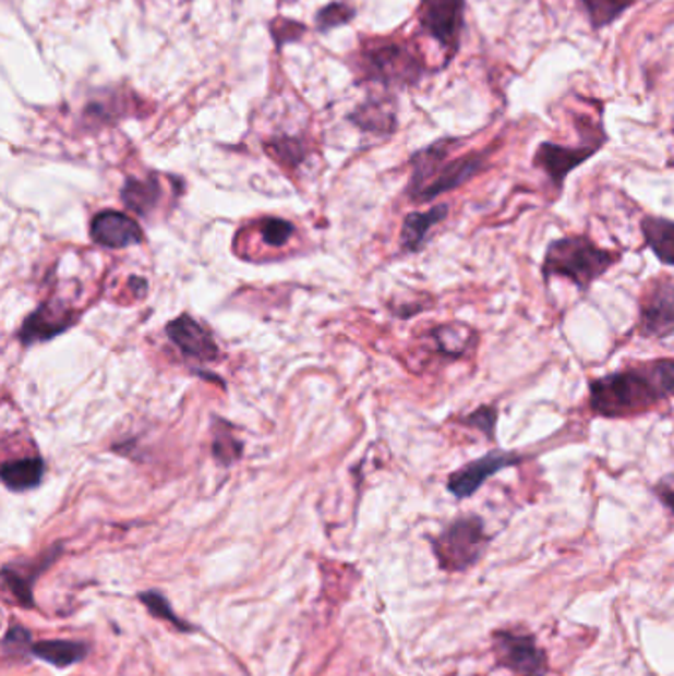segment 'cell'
I'll use <instances>...</instances> for the list:
<instances>
[{
	"label": "cell",
	"instance_id": "cell-1",
	"mask_svg": "<svg viewBox=\"0 0 674 676\" xmlns=\"http://www.w3.org/2000/svg\"><path fill=\"white\" fill-rule=\"evenodd\" d=\"M674 398V360H653L590 382L591 412L607 420L633 418Z\"/></svg>",
	"mask_w": 674,
	"mask_h": 676
},
{
	"label": "cell",
	"instance_id": "cell-2",
	"mask_svg": "<svg viewBox=\"0 0 674 676\" xmlns=\"http://www.w3.org/2000/svg\"><path fill=\"white\" fill-rule=\"evenodd\" d=\"M457 138H443L423 148L411 159L410 194L411 201L430 202L445 192L464 186L465 182L477 177L486 167V153H471L459 159L447 160Z\"/></svg>",
	"mask_w": 674,
	"mask_h": 676
},
{
	"label": "cell",
	"instance_id": "cell-3",
	"mask_svg": "<svg viewBox=\"0 0 674 676\" xmlns=\"http://www.w3.org/2000/svg\"><path fill=\"white\" fill-rule=\"evenodd\" d=\"M622 255L603 250L586 236H566L550 242L542 262V277L550 281L552 277L568 279L580 291H588L601 275L619 264Z\"/></svg>",
	"mask_w": 674,
	"mask_h": 676
},
{
	"label": "cell",
	"instance_id": "cell-4",
	"mask_svg": "<svg viewBox=\"0 0 674 676\" xmlns=\"http://www.w3.org/2000/svg\"><path fill=\"white\" fill-rule=\"evenodd\" d=\"M489 546L485 524L479 517L457 518L437 539L433 552L445 571H464L481 560Z\"/></svg>",
	"mask_w": 674,
	"mask_h": 676
},
{
	"label": "cell",
	"instance_id": "cell-5",
	"mask_svg": "<svg viewBox=\"0 0 674 676\" xmlns=\"http://www.w3.org/2000/svg\"><path fill=\"white\" fill-rule=\"evenodd\" d=\"M362 70L369 80L386 85H410L422 75L420 60L400 44L376 46L362 52Z\"/></svg>",
	"mask_w": 674,
	"mask_h": 676
},
{
	"label": "cell",
	"instance_id": "cell-6",
	"mask_svg": "<svg viewBox=\"0 0 674 676\" xmlns=\"http://www.w3.org/2000/svg\"><path fill=\"white\" fill-rule=\"evenodd\" d=\"M639 335L643 338H663L674 335V281L654 279L645 289L639 303Z\"/></svg>",
	"mask_w": 674,
	"mask_h": 676
},
{
	"label": "cell",
	"instance_id": "cell-7",
	"mask_svg": "<svg viewBox=\"0 0 674 676\" xmlns=\"http://www.w3.org/2000/svg\"><path fill=\"white\" fill-rule=\"evenodd\" d=\"M525 457L522 455L510 454V451H489V454L474 459L471 463L457 469L455 473L447 479V488L449 493H454L455 498L464 500V498L473 497L474 493L485 485L491 476L510 469V467L522 463Z\"/></svg>",
	"mask_w": 674,
	"mask_h": 676
},
{
	"label": "cell",
	"instance_id": "cell-8",
	"mask_svg": "<svg viewBox=\"0 0 674 676\" xmlns=\"http://www.w3.org/2000/svg\"><path fill=\"white\" fill-rule=\"evenodd\" d=\"M495 655L498 665L517 676H544L549 671L546 655L530 635L495 633Z\"/></svg>",
	"mask_w": 674,
	"mask_h": 676
},
{
	"label": "cell",
	"instance_id": "cell-9",
	"mask_svg": "<svg viewBox=\"0 0 674 676\" xmlns=\"http://www.w3.org/2000/svg\"><path fill=\"white\" fill-rule=\"evenodd\" d=\"M464 0H423L420 22L425 33L454 53L464 31Z\"/></svg>",
	"mask_w": 674,
	"mask_h": 676
},
{
	"label": "cell",
	"instance_id": "cell-10",
	"mask_svg": "<svg viewBox=\"0 0 674 676\" xmlns=\"http://www.w3.org/2000/svg\"><path fill=\"white\" fill-rule=\"evenodd\" d=\"M600 150V145L590 147H562L554 143H542L534 155V167L549 174L552 184L562 191L566 177L574 169H578L586 160Z\"/></svg>",
	"mask_w": 674,
	"mask_h": 676
},
{
	"label": "cell",
	"instance_id": "cell-11",
	"mask_svg": "<svg viewBox=\"0 0 674 676\" xmlns=\"http://www.w3.org/2000/svg\"><path fill=\"white\" fill-rule=\"evenodd\" d=\"M167 335L174 342V347L189 359L212 362L220 354L218 345L214 342L210 333L189 315H182L169 323Z\"/></svg>",
	"mask_w": 674,
	"mask_h": 676
},
{
	"label": "cell",
	"instance_id": "cell-12",
	"mask_svg": "<svg viewBox=\"0 0 674 676\" xmlns=\"http://www.w3.org/2000/svg\"><path fill=\"white\" fill-rule=\"evenodd\" d=\"M92 240L104 248L121 250L143 243L145 236L131 216L123 212L104 210L92 220Z\"/></svg>",
	"mask_w": 674,
	"mask_h": 676
},
{
	"label": "cell",
	"instance_id": "cell-13",
	"mask_svg": "<svg viewBox=\"0 0 674 676\" xmlns=\"http://www.w3.org/2000/svg\"><path fill=\"white\" fill-rule=\"evenodd\" d=\"M56 556H58V552L46 554L40 560L31 562L26 566H22V564H16V566L7 564L4 566V570H2L4 588L12 593L14 602L19 603L21 607H34V592H32L34 581L52 564Z\"/></svg>",
	"mask_w": 674,
	"mask_h": 676
},
{
	"label": "cell",
	"instance_id": "cell-14",
	"mask_svg": "<svg viewBox=\"0 0 674 676\" xmlns=\"http://www.w3.org/2000/svg\"><path fill=\"white\" fill-rule=\"evenodd\" d=\"M72 315L68 311H63L60 306L46 305L40 306L34 315L26 318V323L22 325L21 337L22 342L31 345V342H40V340H48V338L60 335L62 330L72 325Z\"/></svg>",
	"mask_w": 674,
	"mask_h": 676
},
{
	"label": "cell",
	"instance_id": "cell-15",
	"mask_svg": "<svg viewBox=\"0 0 674 676\" xmlns=\"http://www.w3.org/2000/svg\"><path fill=\"white\" fill-rule=\"evenodd\" d=\"M449 214V206L447 204H437L433 206L432 210L428 212H411L406 216L404 226H401L400 245L401 250L406 252H420L428 236L432 232L433 228L437 224L443 222Z\"/></svg>",
	"mask_w": 674,
	"mask_h": 676
},
{
	"label": "cell",
	"instance_id": "cell-16",
	"mask_svg": "<svg viewBox=\"0 0 674 676\" xmlns=\"http://www.w3.org/2000/svg\"><path fill=\"white\" fill-rule=\"evenodd\" d=\"M31 655L40 659L56 668L82 663L89 655V647L82 641H68V639H48V641H34L31 647Z\"/></svg>",
	"mask_w": 674,
	"mask_h": 676
},
{
	"label": "cell",
	"instance_id": "cell-17",
	"mask_svg": "<svg viewBox=\"0 0 674 676\" xmlns=\"http://www.w3.org/2000/svg\"><path fill=\"white\" fill-rule=\"evenodd\" d=\"M641 232L647 248L657 255V259L674 267V220L663 216H645Z\"/></svg>",
	"mask_w": 674,
	"mask_h": 676
},
{
	"label": "cell",
	"instance_id": "cell-18",
	"mask_svg": "<svg viewBox=\"0 0 674 676\" xmlns=\"http://www.w3.org/2000/svg\"><path fill=\"white\" fill-rule=\"evenodd\" d=\"M46 467L40 457H24L16 461H7L2 467V483L11 491L22 493L31 491L43 483Z\"/></svg>",
	"mask_w": 674,
	"mask_h": 676
},
{
	"label": "cell",
	"instance_id": "cell-19",
	"mask_svg": "<svg viewBox=\"0 0 674 676\" xmlns=\"http://www.w3.org/2000/svg\"><path fill=\"white\" fill-rule=\"evenodd\" d=\"M433 338L437 342V349L442 350L445 357H454V359L465 357L477 342L473 328L464 323L442 325L433 330Z\"/></svg>",
	"mask_w": 674,
	"mask_h": 676
},
{
	"label": "cell",
	"instance_id": "cell-20",
	"mask_svg": "<svg viewBox=\"0 0 674 676\" xmlns=\"http://www.w3.org/2000/svg\"><path fill=\"white\" fill-rule=\"evenodd\" d=\"M121 198L129 210L147 216L160 198V184L155 177L147 180L129 179L121 191Z\"/></svg>",
	"mask_w": 674,
	"mask_h": 676
},
{
	"label": "cell",
	"instance_id": "cell-21",
	"mask_svg": "<svg viewBox=\"0 0 674 676\" xmlns=\"http://www.w3.org/2000/svg\"><path fill=\"white\" fill-rule=\"evenodd\" d=\"M588 11L593 31H601L629 11L637 0H580Z\"/></svg>",
	"mask_w": 674,
	"mask_h": 676
},
{
	"label": "cell",
	"instance_id": "cell-22",
	"mask_svg": "<svg viewBox=\"0 0 674 676\" xmlns=\"http://www.w3.org/2000/svg\"><path fill=\"white\" fill-rule=\"evenodd\" d=\"M139 600H141V603L147 607L148 612L153 613L158 619L169 621L170 625H174L180 631H190V629H192L186 621H182L179 615L174 613V609L170 607L169 600H167L163 593L153 590V592L141 593Z\"/></svg>",
	"mask_w": 674,
	"mask_h": 676
},
{
	"label": "cell",
	"instance_id": "cell-23",
	"mask_svg": "<svg viewBox=\"0 0 674 676\" xmlns=\"http://www.w3.org/2000/svg\"><path fill=\"white\" fill-rule=\"evenodd\" d=\"M496 420H498L496 406H481L474 412L469 413L467 418H464L461 423L473 427V430L481 432V434H485L486 439L493 442L495 439Z\"/></svg>",
	"mask_w": 674,
	"mask_h": 676
},
{
	"label": "cell",
	"instance_id": "cell-24",
	"mask_svg": "<svg viewBox=\"0 0 674 676\" xmlns=\"http://www.w3.org/2000/svg\"><path fill=\"white\" fill-rule=\"evenodd\" d=\"M214 457L221 466L230 467L242 457V444L228 432H218L214 437Z\"/></svg>",
	"mask_w": 674,
	"mask_h": 676
},
{
	"label": "cell",
	"instance_id": "cell-25",
	"mask_svg": "<svg viewBox=\"0 0 674 676\" xmlns=\"http://www.w3.org/2000/svg\"><path fill=\"white\" fill-rule=\"evenodd\" d=\"M354 16V9L348 7L347 2H333L325 7L323 11L316 14V24L321 31H328V28H335L340 26L345 22L350 21Z\"/></svg>",
	"mask_w": 674,
	"mask_h": 676
},
{
	"label": "cell",
	"instance_id": "cell-26",
	"mask_svg": "<svg viewBox=\"0 0 674 676\" xmlns=\"http://www.w3.org/2000/svg\"><path fill=\"white\" fill-rule=\"evenodd\" d=\"M260 232H262V238H264V242L267 245L281 248V245L291 240V236H293L296 230H293V224L285 222V220H279V218H269V220H265L262 224Z\"/></svg>",
	"mask_w": 674,
	"mask_h": 676
},
{
	"label": "cell",
	"instance_id": "cell-27",
	"mask_svg": "<svg viewBox=\"0 0 674 676\" xmlns=\"http://www.w3.org/2000/svg\"><path fill=\"white\" fill-rule=\"evenodd\" d=\"M32 637L28 629H24L22 625H11L9 631L4 635V656L22 655V653H31Z\"/></svg>",
	"mask_w": 674,
	"mask_h": 676
},
{
	"label": "cell",
	"instance_id": "cell-28",
	"mask_svg": "<svg viewBox=\"0 0 674 676\" xmlns=\"http://www.w3.org/2000/svg\"><path fill=\"white\" fill-rule=\"evenodd\" d=\"M272 153H274L277 159L289 162V165L303 159V147H301L299 141H293V138H284L279 143H272Z\"/></svg>",
	"mask_w": 674,
	"mask_h": 676
},
{
	"label": "cell",
	"instance_id": "cell-29",
	"mask_svg": "<svg viewBox=\"0 0 674 676\" xmlns=\"http://www.w3.org/2000/svg\"><path fill=\"white\" fill-rule=\"evenodd\" d=\"M653 493L654 497L659 498L663 507L669 508L674 517V473L661 476L653 486Z\"/></svg>",
	"mask_w": 674,
	"mask_h": 676
}]
</instances>
